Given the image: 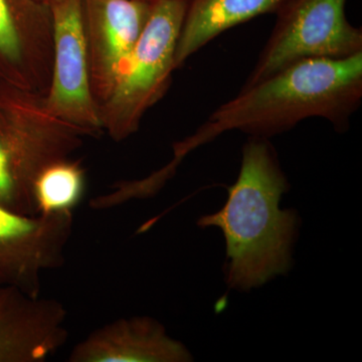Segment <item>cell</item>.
<instances>
[{"mask_svg":"<svg viewBox=\"0 0 362 362\" xmlns=\"http://www.w3.org/2000/svg\"><path fill=\"white\" fill-rule=\"evenodd\" d=\"M362 101V52L344 59L298 62L270 77L242 88L194 134L176 143L175 160L228 131L270 138L305 119H325L338 132L349 129Z\"/></svg>","mask_w":362,"mask_h":362,"instance_id":"cell-1","label":"cell"},{"mask_svg":"<svg viewBox=\"0 0 362 362\" xmlns=\"http://www.w3.org/2000/svg\"><path fill=\"white\" fill-rule=\"evenodd\" d=\"M287 188L273 145L268 138L251 136L225 206L199 221L225 235L230 287L246 291L289 270L297 216L279 206Z\"/></svg>","mask_w":362,"mask_h":362,"instance_id":"cell-2","label":"cell"},{"mask_svg":"<svg viewBox=\"0 0 362 362\" xmlns=\"http://www.w3.org/2000/svg\"><path fill=\"white\" fill-rule=\"evenodd\" d=\"M82 131L49 113L44 95L7 85L0 89V206L37 214L33 188L47 166L83 145Z\"/></svg>","mask_w":362,"mask_h":362,"instance_id":"cell-3","label":"cell"},{"mask_svg":"<svg viewBox=\"0 0 362 362\" xmlns=\"http://www.w3.org/2000/svg\"><path fill=\"white\" fill-rule=\"evenodd\" d=\"M187 0H152L148 21L110 97L99 106L102 129L123 141L168 92Z\"/></svg>","mask_w":362,"mask_h":362,"instance_id":"cell-4","label":"cell"},{"mask_svg":"<svg viewBox=\"0 0 362 362\" xmlns=\"http://www.w3.org/2000/svg\"><path fill=\"white\" fill-rule=\"evenodd\" d=\"M346 0H289L243 88L312 59H344L362 52V30L349 23Z\"/></svg>","mask_w":362,"mask_h":362,"instance_id":"cell-5","label":"cell"},{"mask_svg":"<svg viewBox=\"0 0 362 362\" xmlns=\"http://www.w3.org/2000/svg\"><path fill=\"white\" fill-rule=\"evenodd\" d=\"M49 6L52 66L51 83L44 96L45 108L86 136H99L103 129L90 89L81 0H56Z\"/></svg>","mask_w":362,"mask_h":362,"instance_id":"cell-6","label":"cell"},{"mask_svg":"<svg viewBox=\"0 0 362 362\" xmlns=\"http://www.w3.org/2000/svg\"><path fill=\"white\" fill-rule=\"evenodd\" d=\"M73 211L25 216L0 206V286L40 296L45 272L65 264Z\"/></svg>","mask_w":362,"mask_h":362,"instance_id":"cell-7","label":"cell"},{"mask_svg":"<svg viewBox=\"0 0 362 362\" xmlns=\"http://www.w3.org/2000/svg\"><path fill=\"white\" fill-rule=\"evenodd\" d=\"M90 89L98 108L113 92L148 21L151 1L81 0Z\"/></svg>","mask_w":362,"mask_h":362,"instance_id":"cell-8","label":"cell"},{"mask_svg":"<svg viewBox=\"0 0 362 362\" xmlns=\"http://www.w3.org/2000/svg\"><path fill=\"white\" fill-rule=\"evenodd\" d=\"M0 63L7 84L47 94L52 66L49 4L37 0H0Z\"/></svg>","mask_w":362,"mask_h":362,"instance_id":"cell-9","label":"cell"},{"mask_svg":"<svg viewBox=\"0 0 362 362\" xmlns=\"http://www.w3.org/2000/svg\"><path fill=\"white\" fill-rule=\"evenodd\" d=\"M61 302L0 286V362H42L69 338Z\"/></svg>","mask_w":362,"mask_h":362,"instance_id":"cell-10","label":"cell"},{"mask_svg":"<svg viewBox=\"0 0 362 362\" xmlns=\"http://www.w3.org/2000/svg\"><path fill=\"white\" fill-rule=\"evenodd\" d=\"M182 343L150 317H129L93 331L71 349L70 362H187Z\"/></svg>","mask_w":362,"mask_h":362,"instance_id":"cell-11","label":"cell"},{"mask_svg":"<svg viewBox=\"0 0 362 362\" xmlns=\"http://www.w3.org/2000/svg\"><path fill=\"white\" fill-rule=\"evenodd\" d=\"M289 0H187L175 52V69L235 26L263 14H277Z\"/></svg>","mask_w":362,"mask_h":362,"instance_id":"cell-12","label":"cell"},{"mask_svg":"<svg viewBox=\"0 0 362 362\" xmlns=\"http://www.w3.org/2000/svg\"><path fill=\"white\" fill-rule=\"evenodd\" d=\"M86 173L78 161L63 159L49 164L35 180L37 214L73 211L85 194Z\"/></svg>","mask_w":362,"mask_h":362,"instance_id":"cell-13","label":"cell"},{"mask_svg":"<svg viewBox=\"0 0 362 362\" xmlns=\"http://www.w3.org/2000/svg\"><path fill=\"white\" fill-rule=\"evenodd\" d=\"M37 1L44 2V4H51L52 2L56 1V0H37Z\"/></svg>","mask_w":362,"mask_h":362,"instance_id":"cell-14","label":"cell"},{"mask_svg":"<svg viewBox=\"0 0 362 362\" xmlns=\"http://www.w3.org/2000/svg\"><path fill=\"white\" fill-rule=\"evenodd\" d=\"M145 1H152V0H145Z\"/></svg>","mask_w":362,"mask_h":362,"instance_id":"cell-15","label":"cell"}]
</instances>
